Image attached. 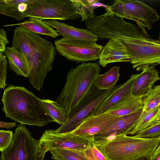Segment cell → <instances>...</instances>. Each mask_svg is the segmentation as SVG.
Returning a JSON list of instances; mask_svg holds the SVG:
<instances>
[{"label": "cell", "instance_id": "37", "mask_svg": "<svg viewBox=\"0 0 160 160\" xmlns=\"http://www.w3.org/2000/svg\"><path fill=\"white\" fill-rule=\"evenodd\" d=\"M150 158H141L138 160H150Z\"/></svg>", "mask_w": 160, "mask_h": 160}, {"label": "cell", "instance_id": "35", "mask_svg": "<svg viewBox=\"0 0 160 160\" xmlns=\"http://www.w3.org/2000/svg\"><path fill=\"white\" fill-rule=\"evenodd\" d=\"M150 160H160V152L153 155L150 158Z\"/></svg>", "mask_w": 160, "mask_h": 160}, {"label": "cell", "instance_id": "17", "mask_svg": "<svg viewBox=\"0 0 160 160\" xmlns=\"http://www.w3.org/2000/svg\"><path fill=\"white\" fill-rule=\"evenodd\" d=\"M98 64L103 67L107 64L118 62H131L127 52L113 39H109L103 47Z\"/></svg>", "mask_w": 160, "mask_h": 160}, {"label": "cell", "instance_id": "30", "mask_svg": "<svg viewBox=\"0 0 160 160\" xmlns=\"http://www.w3.org/2000/svg\"><path fill=\"white\" fill-rule=\"evenodd\" d=\"M88 160H107L95 145L84 151Z\"/></svg>", "mask_w": 160, "mask_h": 160}, {"label": "cell", "instance_id": "25", "mask_svg": "<svg viewBox=\"0 0 160 160\" xmlns=\"http://www.w3.org/2000/svg\"><path fill=\"white\" fill-rule=\"evenodd\" d=\"M85 151L77 150L62 148H55L50 152L51 158L55 160H88Z\"/></svg>", "mask_w": 160, "mask_h": 160}, {"label": "cell", "instance_id": "34", "mask_svg": "<svg viewBox=\"0 0 160 160\" xmlns=\"http://www.w3.org/2000/svg\"><path fill=\"white\" fill-rule=\"evenodd\" d=\"M17 126L16 122H6L4 121L0 122V128H6L7 129Z\"/></svg>", "mask_w": 160, "mask_h": 160}, {"label": "cell", "instance_id": "13", "mask_svg": "<svg viewBox=\"0 0 160 160\" xmlns=\"http://www.w3.org/2000/svg\"><path fill=\"white\" fill-rule=\"evenodd\" d=\"M142 109L128 114L120 117L108 129L93 136L94 141L103 140L116 136L130 134L135 127Z\"/></svg>", "mask_w": 160, "mask_h": 160}, {"label": "cell", "instance_id": "28", "mask_svg": "<svg viewBox=\"0 0 160 160\" xmlns=\"http://www.w3.org/2000/svg\"><path fill=\"white\" fill-rule=\"evenodd\" d=\"M8 60L4 52L0 53V88L4 89L7 85L6 81L8 72Z\"/></svg>", "mask_w": 160, "mask_h": 160}, {"label": "cell", "instance_id": "29", "mask_svg": "<svg viewBox=\"0 0 160 160\" xmlns=\"http://www.w3.org/2000/svg\"><path fill=\"white\" fill-rule=\"evenodd\" d=\"M13 134L11 131H0V151L1 152L5 150L11 144Z\"/></svg>", "mask_w": 160, "mask_h": 160}, {"label": "cell", "instance_id": "12", "mask_svg": "<svg viewBox=\"0 0 160 160\" xmlns=\"http://www.w3.org/2000/svg\"><path fill=\"white\" fill-rule=\"evenodd\" d=\"M119 117L106 112L93 115L86 119L71 132L79 135L93 136L107 130Z\"/></svg>", "mask_w": 160, "mask_h": 160}, {"label": "cell", "instance_id": "9", "mask_svg": "<svg viewBox=\"0 0 160 160\" xmlns=\"http://www.w3.org/2000/svg\"><path fill=\"white\" fill-rule=\"evenodd\" d=\"M116 87L108 90L100 91L95 84L71 110L65 123L55 131L59 133H66L75 130L86 119L94 115L98 106Z\"/></svg>", "mask_w": 160, "mask_h": 160}, {"label": "cell", "instance_id": "5", "mask_svg": "<svg viewBox=\"0 0 160 160\" xmlns=\"http://www.w3.org/2000/svg\"><path fill=\"white\" fill-rule=\"evenodd\" d=\"M101 68L97 62H82L68 72L62 92L56 102L68 115L95 85Z\"/></svg>", "mask_w": 160, "mask_h": 160}, {"label": "cell", "instance_id": "19", "mask_svg": "<svg viewBox=\"0 0 160 160\" xmlns=\"http://www.w3.org/2000/svg\"><path fill=\"white\" fill-rule=\"evenodd\" d=\"M3 52L8 59L11 70L18 75L28 78L29 69L23 55L12 46L7 47Z\"/></svg>", "mask_w": 160, "mask_h": 160}, {"label": "cell", "instance_id": "3", "mask_svg": "<svg viewBox=\"0 0 160 160\" xmlns=\"http://www.w3.org/2000/svg\"><path fill=\"white\" fill-rule=\"evenodd\" d=\"M94 143L107 160H138L153 155L160 143V137L140 138L122 135Z\"/></svg>", "mask_w": 160, "mask_h": 160}, {"label": "cell", "instance_id": "36", "mask_svg": "<svg viewBox=\"0 0 160 160\" xmlns=\"http://www.w3.org/2000/svg\"><path fill=\"white\" fill-rule=\"evenodd\" d=\"M159 152H160V143L157 148L156 150V151H155L153 155H155Z\"/></svg>", "mask_w": 160, "mask_h": 160}, {"label": "cell", "instance_id": "38", "mask_svg": "<svg viewBox=\"0 0 160 160\" xmlns=\"http://www.w3.org/2000/svg\"><path fill=\"white\" fill-rule=\"evenodd\" d=\"M159 28H160V26H159ZM159 40H160V33H159Z\"/></svg>", "mask_w": 160, "mask_h": 160}, {"label": "cell", "instance_id": "27", "mask_svg": "<svg viewBox=\"0 0 160 160\" xmlns=\"http://www.w3.org/2000/svg\"><path fill=\"white\" fill-rule=\"evenodd\" d=\"M133 136L140 138H155L160 137V122L138 132Z\"/></svg>", "mask_w": 160, "mask_h": 160}, {"label": "cell", "instance_id": "31", "mask_svg": "<svg viewBox=\"0 0 160 160\" xmlns=\"http://www.w3.org/2000/svg\"><path fill=\"white\" fill-rule=\"evenodd\" d=\"M159 106L160 97H155L144 100V105L142 111L146 112H149Z\"/></svg>", "mask_w": 160, "mask_h": 160}, {"label": "cell", "instance_id": "6", "mask_svg": "<svg viewBox=\"0 0 160 160\" xmlns=\"http://www.w3.org/2000/svg\"><path fill=\"white\" fill-rule=\"evenodd\" d=\"M81 0H32L23 12L42 20H72L81 17Z\"/></svg>", "mask_w": 160, "mask_h": 160}, {"label": "cell", "instance_id": "23", "mask_svg": "<svg viewBox=\"0 0 160 160\" xmlns=\"http://www.w3.org/2000/svg\"><path fill=\"white\" fill-rule=\"evenodd\" d=\"M43 106L54 122L61 125L68 119L65 109L58 105L56 101L48 99H41Z\"/></svg>", "mask_w": 160, "mask_h": 160}, {"label": "cell", "instance_id": "18", "mask_svg": "<svg viewBox=\"0 0 160 160\" xmlns=\"http://www.w3.org/2000/svg\"><path fill=\"white\" fill-rule=\"evenodd\" d=\"M144 105V98L132 95L113 106L105 112L121 117L143 109Z\"/></svg>", "mask_w": 160, "mask_h": 160}, {"label": "cell", "instance_id": "15", "mask_svg": "<svg viewBox=\"0 0 160 160\" xmlns=\"http://www.w3.org/2000/svg\"><path fill=\"white\" fill-rule=\"evenodd\" d=\"M135 80L132 90L134 96L144 98L152 88V86L160 79L159 72L153 66H148L144 69Z\"/></svg>", "mask_w": 160, "mask_h": 160}, {"label": "cell", "instance_id": "21", "mask_svg": "<svg viewBox=\"0 0 160 160\" xmlns=\"http://www.w3.org/2000/svg\"><path fill=\"white\" fill-rule=\"evenodd\" d=\"M160 122V106L150 112L142 111L136 125L130 134L138 132Z\"/></svg>", "mask_w": 160, "mask_h": 160}, {"label": "cell", "instance_id": "32", "mask_svg": "<svg viewBox=\"0 0 160 160\" xmlns=\"http://www.w3.org/2000/svg\"><path fill=\"white\" fill-rule=\"evenodd\" d=\"M9 43L6 31L3 28L0 29V53L3 52L6 45Z\"/></svg>", "mask_w": 160, "mask_h": 160}, {"label": "cell", "instance_id": "22", "mask_svg": "<svg viewBox=\"0 0 160 160\" xmlns=\"http://www.w3.org/2000/svg\"><path fill=\"white\" fill-rule=\"evenodd\" d=\"M120 66H114L105 73L99 74L96 81V86L100 91L108 90L115 86L119 79Z\"/></svg>", "mask_w": 160, "mask_h": 160}, {"label": "cell", "instance_id": "11", "mask_svg": "<svg viewBox=\"0 0 160 160\" xmlns=\"http://www.w3.org/2000/svg\"><path fill=\"white\" fill-rule=\"evenodd\" d=\"M54 44L61 56L78 63L99 59L103 48L95 42L65 38L55 40Z\"/></svg>", "mask_w": 160, "mask_h": 160}, {"label": "cell", "instance_id": "26", "mask_svg": "<svg viewBox=\"0 0 160 160\" xmlns=\"http://www.w3.org/2000/svg\"><path fill=\"white\" fill-rule=\"evenodd\" d=\"M82 5L81 8L82 22L86 21L93 17L94 10L98 8L102 7L108 9L109 6L99 2L98 0H82Z\"/></svg>", "mask_w": 160, "mask_h": 160}, {"label": "cell", "instance_id": "7", "mask_svg": "<svg viewBox=\"0 0 160 160\" xmlns=\"http://www.w3.org/2000/svg\"><path fill=\"white\" fill-rule=\"evenodd\" d=\"M107 9L117 17L135 22L145 32V28L152 30L153 24L160 18L155 9L138 0H115Z\"/></svg>", "mask_w": 160, "mask_h": 160}, {"label": "cell", "instance_id": "1", "mask_svg": "<svg viewBox=\"0 0 160 160\" xmlns=\"http://www.w3.org/2000/svg\"><path fill=\"white\" fill-rule=\"evenodd\" d=\"M12 46L24 56L28 64L29 82L39 90L47 73L52 70L56 54L52 43L22 26L16 28Z\"/></svg>", "mask_w": 160, "mask_h": 160}, {"label": "cell", "instance_id": "16", "mask_svg": "<svg viewBox=\"0 0 160 160\" xmlns=\"http://www.w3.org/2000/svg\"><path fill=\"white\" fill-rule=\"evenodd\" d=\"M44 22L60 32L63 38L96 42L98 38L89 30L74 27L56 20H44Z\"/></svg>", "mask_w": 160, "mask_h": 160}, {"label": "cell", "instance_id": "33", "mask_svg": "<svg viewBox=\"0 0 160 160\" xmlns=\"http://www.w3.org/2000/svg\"><path fill=\"white\" fill-rule=\"evenodd\" d=\"M158 97H160V85L156 86L152 88L148 95L144 98V99L146 100Z\"/></svg>", "mask_w": 160, "mask_h": 160}, {"label": "cell", "instance_id": "24", "mask_svg": "<svg viewBox=\"0 0 160 160\" xmlns=\"http://www.w3.org/2000/svg\"><path fill=\"white\" fill-rule=\"evenodd\" d=\"M24 0H0V13L20 20L27 17L18 10V6Z\"/></svg>", "mask_w": 160, "mask_h": 160}, {"label": "cell", "instance_id": "4", "mask_svg": "<svg viewBox=\"0 0 160 160\" xmlns=\"http://www.w3.org/2000/svg\"><path fill=\"white\" fill-rule=\"evenodd\" d=\"M113 39L128 53L133 68L142 71L160 65V40L152 38L138 25L131 23L125 37Z\"/></svg>", "mask_w": 160, "mask_h": 160}, {"label": "cell", "instance_id": "10", "mask_svg": "<svg viewBox=\"0 0 160 160\" xmlns=\"http://www.w3.org/2000/svg\"><path fill=\"white\" fill-rule=\"evenodd\" d=\"M39 143L25 125L20 124L10 145L1 152L0 160H38Z\"/></svg>", "mask_w": 160, "mask_h": 160}, {"label": "cell", "instance_id": "20", "mask_svg": "<svg viewBox=\"0 0 160 160\" xmlns=\"http://www.w3.org/2000/svg\"><path fill=\"white\" fill-rule=\"evenodd\" d=\"M18 25L36 33L50 36L53 38L58 36L59 34L57 31L46 23L42 20L34 17H29L27 20L17 24L6 25L3 27Z\"/></svg>", "mask_w": 160, "mask_h": 160}, {"label": "cell", "instance_id": "8", "mask_svg": "<svg viewBox=\"0 0 160 160\" xmlns=\"http://www.w3.org/2000/svg\"><path fill=\"white\" fill-rule=\"evenodd\" d=\"M93 136L76 134L70 132H56L55 130H47L39 140V160H43L47 152L55 148L85 151L94 144Z\"/></svg>", "mask_w": 160, "mask_h": 160}, {"label": "cell", "instance_id": "14", "mask_svg": "<svg viewBox=\"0 0 160 160\" xmlns=\"http://www.w3.org/2000/svg\"><path fill=\"white\" fill-rule=\"evenodd\" d=\"M138 75L139 74H132L123 83L117 85L98 106L94 115L105 112L113 106L132 96L133 83Z\"/></svg>", "mask_w": 160, "mask_h": 160}, {"label": "cell", "instance_id": "2", "mask_svg": "<svg viewBox=\"0 0 160 160\" xmlns=\"http://www.w3.org/2000/svg\"><path fill=\"white\" fill-rule=\"evenodd\" d=\"M2 110L5 116L20 124L42 127L54 122L42 99L24 87L10 85L4 90Z\"/></svg>", "mask_w": 160, "mask_h": 160}]
</instances>
